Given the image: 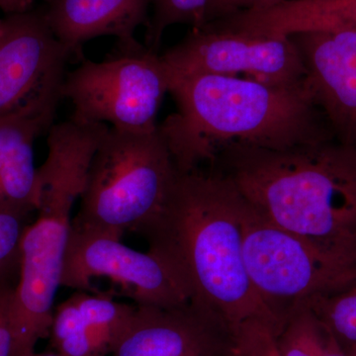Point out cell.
<instances>
[{
    "label": "cell",
    "mask_w": 356,
    "mask_h": 356,
    "mask_svg": "<svg viewBox=\"0 0 356 356\" xmlns=\"http://www.w3.org/2000/svg\"><path fill=\"white\" fill-rule=\"evenodd\" d=\"M245 198L214 168L178 172L165 209L140 235L182 276L192 302L214 314L236 356L277 355L284 321L259 296L243 254Z\"/></svg>",
    "instance_id": "cell-1"
},
{
    "label": "cell",
    "mask_w": 356,
    "mask_h": 356,
    "mask_svg": "<svg viewBox=\"0 0 356 356\" xmlns=\"http://www.w3.org/2000/svg\"><path fill=\"white\" fill-rule=\"evenodd\" d=\"M209 168L267 221L356 267V146L337 140L286 149L229 145Z\"/></svg>",
    "instance_id": "cell-2"
},
{
    "label": "cell",
    "mask_w": 356,
    "mask_h": 356,
    "mask_svg": "<svg viewBox=\"0 0 356 356\" xmlns=\"http://www.w3.org/2000/svg\"><path fill=\"white\" fill-rule=\"evenodd\" d=\"M170 93L177 111L158 127L180 172L210 165L229 145L286 149L334 140L305 83L194 74L170 76Z\"/></svg>",
    "instance_id": "cell-3"
},
{
    "label": "cell",
    "mask_w": 356,
    "mask_h": 356,
    "mask_svg": "<svg viewBox=\"0 0 356 356\" xmlns=\"http://www.w3.org/2000/svg\"><path fill=\"white\" fill-rule=\"evenodd\" d=\"M178 172L159 127L109 128L91 161L72 226L119 238L129 231L139 234L165 209Z\"/></svg>",
    "instance_id": "cell-4"
},
{
    "label": "cell",
    "mask_w": 356,
    "mask_h": 356,
    "mask_svg": "<svg viewBox=\"0 0 356 356\" xmlns=\"http://www.w3.org/2000/svg\"><path fill=\"white\" fill-rule=\"evenodd\" d=\"M170 83L168 67L156 51L138 41L118 43L107 60H84L67 74L63 97L74 105V120L147 132L158 128L156 117Z\"/></svg>",
    "instance_id": "cell-5"
},
{
    "label": "cell",
    "mask_w": 356,
    "mask_h": 356,
    "mask_svg": "<svg viewBox=\"0 0 356 356\" xmlns=\"http://www.w3.org/2000/svg\"><path fill=\"white\" fill-rule=\"evenodd\" d=\"M241 225L243 259L250 280L283 321L299 303L356 282V267L267 221L245 199Z\"/></svg>",
    "instance_id": "cell-6"
},
{
    "label": "cell",
    "mask_w": 356,
    "mask_h": 356,
    "mask_svg": "<svg viewBox=\"0 0 356 356\" xmlns=\"http://www.w3.org/2000/svg\"><path fill=\"white\" fill-rule=\"evenodd\" d=\"M77 199L67 192L42 191L38 216L26 226L10 307L13 356H35L37 343L50 336Z\"/></svg>",
    "instance_id": "cell-7"
},
{
    "label": "cell",
    "mask_w": 356,
    "mask_h": 356,
    "mask_svg": "<svg viewBox=\"0 0 356 356\" xmlns=\"http://www.w3.org/2000/svg\"><path fill=\"white\" fill-rule=\"evenodd\" d=\"M0 39V119L55 120L69 51L56 38L41 9L7 15Z\"/></svg>",
    "instance_id": "cell-8"
},
{
    "label": "cell",
    "mask_w": 356,
    "mask_h": 356,
    "mask_svg": "<svg viewBox=\"0 0 356 356\" xmlns=\"http://www.w3.org/2000/svg\"><path fill=\"white\" fill-rule=\"evenodd\" d=\"M95 277L120 285L138 306L168 308L192 302L186 282L165 257L133 250L116 236L72 226L60 285L88 291Z\"/></svg>",
    "instance_id": "cell-9"
},
{
    "label": "cell",
    "mask_w": 356,
    "mask_h": 356,
    "mask_svg": "<svg viewBox=\"0 0 356 356\" xmlns=\"http://www.w3.org/2000/svg\"><path fill=\"white\" fill-rule=\"evenodd\" d=\"M161 57L170 76L211 74L282 86H303L305 76L290 37L257 36L211 24L191 29Z\"/></svg>",
    "instance_id": "cell-10"
},
{
    "label": "cell",
    "mask_w": 356,
    "mask_h": 356,
    "mask_svg": "<svg viewBox=\"0 0 356 356\" xmlns=\"http://www.w3.org/2000/svg\"><path fill=\"white\" fill-rule=\"evenodd\" d=\"M288 37L301 58L307 90L334 140L356 146V31L332 28Z\"/></svg>",
    "instance_id": "cell-11"
},
{
    "label": "cell",
    "mask_w": 356,
    "mask_h": 356,
    "mask_svg": "<svg viewBox=\"0 0 356 356\" xmlns=\"http://www.w3.org/2000/svg\"><path fill=\"white\" fill-rule=\"evenodd\" d=\"M113 356H236L233 337L214 314L191 303L136 305Z\"/></svg>",
    "instance_id": "cell-12"
},
{
    "label": "cell",
    "mask_w": 356,
    "mask_h": 356,
    "mask_svg": "<svg viewBox=\"0 0 356 356\" xmlns=\"http://www.w3.org/2000/svg\"><path fill=\"white\" fill-rule=\"evenodd\" d=\"M152 1L44 0L40 9L56 38L72 56L98 37H115L119 44L137 41L136 30L149 22Z\"/></svg>",
    "instance_id": "cell-13"
},
{
    "label": "cell",
    "mask_w": 356,
    "mask_h": 356,
    "mask_svg": "<svg viewBox=\"0 0 356 356\" xmlns=\"http://www.w3.org/2000/svg\"><path fill=\"white\" fill-rule=\"evenodd\" d=\"M53 124L43 117L0 119V213L29 216L38 210L34 143Z\"/></svg>",
    "instance_id": "cell-14"
},
{
    "label": "cell",
    "mask_w": 356,
    "mask_h": 356,
    "mask_svg": "<svg viewBox=\"0 0 356 356\" xmlns=\"http://www.w3.org/2000/svg\"><path fill=\"white\" fill-rule=\"evenodd\" d=\"M212 24L257 36L288 37L332 28L356 31V0H282L268 8L236 14Z\"/></svg>",
    "instance_id": "cell-15"
},
{
    "label": "cell",
    "mask_w": 356,
    "mask_h": 356,
    "mask_svg": "<svg viewBox=\"0 0 356 356\" xmlns=\"http://www.w3.org/2000/svg\"><path fill=\"white\" fill-rule=\"evenodd\" d=\"M280 356H348L308 301L293 307L277 337Z\"/></svg>",
    "instance_id": "cell-16"
},
{
    "label": "cell",
    "mask_w": 356,
    "mask_h": 356,
    "mask_svg": "<svg viewBox=\"0 0 356 356\" xmlns=\"http://www.w3.org/2000/svg\"><path fill=\"white\" fill-rule=\"evenodd\" d=\"M72 298L95 350L104 356L111 353L132 322L136 306L119 303L108 295H91L86 291H77Z\"/></svg>",
    "instance_id": "cell-17"
},
{
    "label": "cell",
    "mask_w": 356,
    "mask_h": 356,
    "mask_svg": "<svg viewBox=\"0 0 356 356\" xmlns=\"http://www.w3.org/2000/svg\"><path fill=\"white\" fill-rule=\"evenodd\" d=\"M308 303L346 353L356 346V282L332 294L315 297Z\"/></svg>",
    "instance_id": "cell-18"
},
{
    "label": "cell",
    "mask_w": 356,
    "mask_h": 356,
    "mask_svg": "<svg viewBox=\"0 0 356 356\" xmlns=\"http://www.w3.org/2000/svg\"><path fill=\"white\" fill-rule=\"evenodd\" d=\"M50 336L54 348L60 356H104L91 343L72 296L56 307Z\"/></svg>",
    "instance_id": "cell-19"
},
{
    "label": "cell",
    "mask_w": 356,
    "mask_h": 356,
    "mask_svg": "<svg viewBox=\"0 0 356 356\" xmlns=\"http://www.w3.org/2000/svg\"><path fill=\"white\" fill-rule=\"evenodd\" d=\"M208 0H153V15L146 26V46L158 51L165 30L184 24L197 29L205 25Z\"/></svg>",
    "instance_id": "cell-20"
},
{
    "label": "cell",
    "mask_w": 356,
    "mask_h": 356,
    "mask_svg": "<svg viewBox=\"0 0 356 356\" xmlns=\"http://www.w3.org/2000/svg\"><path fill=\"white\" fill-rule=\"evenodd\" d=\"M27 217L0 213V282L17 283L21 240Z\"/></svg>",
    "instance_id": "cell-21"
},
{
    "label": "cell",
    "mask_w": 356,
    "mask_h": 356,
    "mask_svg": "<svg viewBox=\"0 0 356 356\" xmlns=\"http://www.w3.org/2000/svg\"><path fill=\"white\" fill-rule=\"evenodd\" d=\"M281 1L282 0H208L205 24L236 14L268 8Z\"/></svg>",
    "instance_id": "cell-22"
},
{
    "label": "cell",
    "mask_w": 356,
    "mask_h": 356,
    "mask_svg": "<svg viewBox=\"0 0 356 356\" xmlns=\"http://www.w3.org/2000/svg\"><path fill=\"white\" fill-rule=\"evenodd\" d=\"M15 285L0 282V356H13L10 307Z\"/></svg>",
    "instance_id": "cell-23"
},
{
    "label": "cell",
    "mask_w": 356,
    "mask_h": 356,
    "mask_svg": "<svg viewBox=\"0 0 356 356\" xmlns=\"http://www.w3.org/2000/svg\"><path fill=\"white\" fill-rule=\"evenodd\" d=\"M37 0H0V11L7 15L28 13L35 9Z\"/></svg>",
    "instance_id": "cell-24"
},
{
    "label": "cell",
    "mask_w": 356,
    "mask_h": 356,
    "mask_svg": "<svg viewBox=\"0 0 356 356\" xmlns=\"http://www.w3.org/2000/svg\"><path fill=\"white\" fill-rule=\"evenodd\" d=\"M35 356H60L58 353H36Z\"/></svg>",
    "instance_id": "cell-25"
},
{
    "label": "cell",
    "mask_w": 356,
    "mask_h": 356,
    "mask_svg": "<svg viewBox=\"0 0 356 356\" xmlns=\"http://www.w3.org/2000/svg\"><path fill=\"white\" fill-rule=\"evenodd\" d=\"M4 32V21L3 19H0V39H1L2 35H3Z\"/></svg>",
    "instance_id": "cell-26"
},
{
    "label": "cell",
    "mask_w": 356,
    "mask_h": 356,
    "mask_svg": "<svg viewBox=\"0 0 356 356\" xmlns=\"http://www.w3.org/2000/svg\"><path fill=\"white\" fill-rule=\"evenodd\" d=\"M348 356H356V346L348 351Z\"/></svg>",
    "instance_id": "cell-27"
}]
</instances>
